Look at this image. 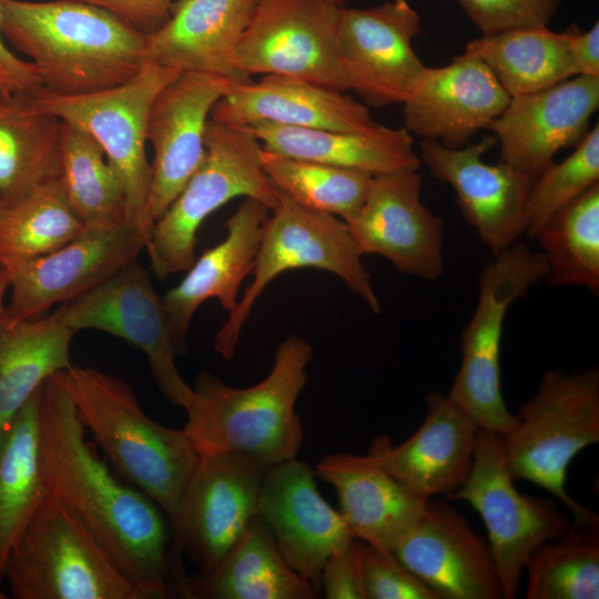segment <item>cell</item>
Here are the masks:
<instances>
[{
	"label": "cell",
	"mask_w": 599,
	"mask_h": 599,
	"mask_svg": "<svg viewBox=\"0 0 599 599\" xmlns=\"http://www.w3.org/2000/svg\"><path fill=\"white\" fill-rule=\"evenodd\" d=\"M312 355L305 338L287 336L276 349L268 375L246 388L200 372L183 427L197 454L238 453L265 468L296 457L303 429L295 405L306 385Z\"/></svg>",
	"instance_id": "3"
},
{
	"label": "cell",
	"mask_w": 599,
	"mask_h": 599,
	"mask_svg": "<svg viewBox=\"0 0 599 599\" xmlns=\"http://www.w3.org/2000/svg\"><path fill=\"white\" fill-rule=\"evenodd\" d=\"M64 372L41 387L40 461L49 494L80 517L143 599L184 598L170 518L87 440Z\"/></svg>",
	"instance_id": "1"
},
{
	"label": "cell",
	"mask_w": 599,
	"mask_h": 599,
	"mask_svg": "<svg viewBox=\"0 0 599 599\" xmlns=\"http://www.w3.org/2000/svg\"><path fill=\"white\" fill-rule=\"evenodd\" d=\"M227 79L181 72L154 99L146 138L154 155L148 199L139 221L146 237L165 213L206 153L205 132L215 103L225 93Z\"/></svg>",
	"instance_id": "15"
},
{
	"label": "cell",
	"mask_w": 599,
	"mask_h": 599,
	"mask_svg": "<svg viewBox=\"0 0 599 599\" xmlns=\"http://www.w3.org/2000/svg\"><path fill=\"white\" fill-rule=\"evenodd\" d=\"M271 211L263 226L252 281L214 339L215 351L226 361L234 357L244 324L263 291L290 270L327 271L339 277L373 313L382 311L363 255L345 221L305 209L278 190L277 203Z\"/></svg>",
	"instance_id": "7"
},
{
	"label": "cell",
	"mask_w": 599,
	"mask_h": 599,
	"mask_svg": "<svg viewBox=\"0 0 599 599\" xmlns=\"http://www.w3.org/2000/svg\"><path fill=\"white\" fill-rule=\"evenodd\" d=\"M337 4L342 6L343 7V2L344 0H334Z\"/></svg>",
	"instance_id": "49"
},
{
	"label": "cell",
	"mask_w": 599,
	"mask_h": 599,
	"mask_svg": "<svg viewBox=\"0 0 599 599\" xmlns=\"http://www.w3.org/2000/svg\"><path fill=\"white\" fill-rule=\"evenodd\" d=\"M316 475L334 487L351 535L386 551L409 534L428 500L410 494L368 455L329 454Z\"/></svg>",
	"instance_id": "27"
},
{
	"label": "cell",
	"mask_w": 599,
	"mask_h": 599,
	"mask_svg": "<svg viewBox=\"0 0 599 599\" xmlns=\"http://www.w3.org/2000/svg\"><path fill=\"white\" fill-rule=\"evenodd\" d=\"M542 252L516 242L493 256L481 270L475 311L460 335V366L448 396L480 428L500 436L517 424L500 385V347L506 315L511 304L547 277Z\"/></svg>",
	"instance_id": "9"
},
{
	"label": "cell",
	"mask_w": 599,
	"mask_h": 599,
	"mask_svg": "<svg viewBox=\"0 0 599 599\" xmlns=\"http://www.w3.org/2000/svg\"><path fill=\"white\" fill-rule=\"evenodd\" d=\"M420 16L407 0L341 8L339 35L348 89L367 106L403 102L425 69L413 48Z\"/></svg>",
	"instance_id": "18"
},
{
	"label": "cell",
	"mask_w": 599,
	"mask_h": 599,
	"mask_svg": "<svg viewBox=\"0 0 599 599\" xmlns=\"http://www.w3.org/2000/svg\"><path fill=\"white\" fill-rule=\"evenodd\" d=\"M61 177L40 185L0 216V267L11 270L64 246L84 232Z\"/></svg>",
	"instance_id": "35"
},
{
	"label": "cell",
	"mask_w": 599,
	"mask_h": 599,
	"mask_svg": "<svg viewBox=\"0 0 599 599\" xmlns=\"http://www.w3.org/2000/svg\"><path fill=\"white\" fill-rule=\"evenodd\" d=\"M261 165L270 182L295 203L346 223L357 216L373 180L366 172L290 158L263 148Z\"/></svg>",
	"instance_id": "39"
},
{
	"label": "cell",
	"mask_w": 599,
	"mask_h": 599,
	"mask_svg": "<svg viewBox=\"0 0 599 599\" xmlns=\"http://www.w3.org/2000/svg\"><path fill=\"white\" fill-rule=\"evenodd\" d=\"M102 8L123 19L143 34L162 26L174 0H79Z\"/></svg>",
	"instance_id": "44"
},
{
	"label": "cell",
	"mask_w": 599,
	"mask_h": 599,
	"mask_svg": "<svg viewBox=\"0 0 599 599\" xmlns=\"http://www.w3.org/2000/svg\"><path fill=\"white\" fill-rule=\"evenodd\" d=\"M3 579L16 599H143L80 517L50 494L10 549Z\"/></svg>",
	"instance_id": "6"
},
{
	"label": "cell",
	"mask_w": 599,
	"mask_h": 599,
	"mask_svg": "<svg viewBox=\"0 0 599 599\" xmlns=\"http://www.w3.org/2000/svg\"><path fill=\"white\" fill-rule=\"evenodd\" d=\"M3 98L2 93L0 92V100Z\"/></svg>",
	"instance_id": "51"
},
{
	"label": "cell",
	"mask_w": 599,
	"mask_h": 599,
	"mask_svg": "<svg viewBox=\"0 0 599 599\" xmlns=\"http://www.w3.org/2000/svg\"><path fill=\"white\" fill-rule=\"evenodd\" d=\"M361 570L365 599H437L393 551L364 542Z\"/></svg>",
	"instance_id": "41"
},
{
	"label": "cell",
	"mask_w": 599,
	"mask_h": 599,
	"mask_svg": "<svg viewBox=\"0 0 599 599\" xmlns=\"http://www.w3.org/2000/svg\"><path fill=\"white\" fill-rule=\"evenodd\" d=\"M317 591L284 559L257 515L211 571L186 575L187 599H314Z\"/></svg>",
	"instance_id": "30"
},
{
	"label": "cell",
	"mask_w": 599,
	"mask_h": 599,
	"mask_svg": "<svg viewBox=\"0 0 599 599\" xmlns=\"http://www.w3.org/2000/svg\"><path fill=\"white\" fill-rule=\"evenodd\" d=\"M509 101L488 67L463 52L449 64L425 67L402 102L404 128L422 140L461 148Z\"/></svg>",
	"instance_id": "23"
},
{
	"label": "cell",
	"mask_w": 599,
	"mask_h": 599,
	"mask_svg": "<svg viewBox=\"0 0 599 599\" xmlns=\"http://www.w3.org/2000/svg\"><path fill=\"white\" fill-rule=\"evenodd\" d=\"M210 120L236 126L258 122L332 131H364L377 123L368 106L346 92L280 74L257 82L226 80L225 93L213 106Z\"/></svg>",
	"instance_id": "26"
},
{
	"label": "cell",
	"mask_w": 599,
	"mask_h": 599,
	"mask_svg": "<svg viewBox=\"0 0 599 599\" xmlns=\"http://www.w3.org/2000/svg\"><path fill=\"white\" fill-rule=\"evenodd\" d=\"M565 31L576 75H599V22L586 31L576 24Z\"/></svg>",
	"instance_id": "46"
},
{
	"label": "cell",
	"mask_w": 599,
	"mask_h": 599,
	"mask_svg": "<svg viewBox=\"0 0 599 599\" xmlns=\"http://www.w3.org/2000/svg\"><path fill=\"white\" fill-rule=\"evenodd\" d=\"M10 287V272L7 268L0 267V314L4 309L3 298Z\"/></svg>",
	"instance_id": "47"
},
{
	"label": "cell",
	"mask_w": 599,
	"mask_h": 599,
	"mask_svg": "<svg viewBox=\"0 0 599 599\" xmlns=\"http://www.w3.org/2000/svg\"><path fill=\"white\" fill-rule=\"evenodd\" d=\"M514 481L501 436L479 428L468 478L446 499L465 500L480 515L504 599L518 596L520 573L530 552L570 526L557 500L522 495Z\"/></svg>",
	"instance_id": "11"
},
{
	"label": "cell",
	"mask_w": 599,
	"mask_h": 599,
	"mask_svg": "<svg viewBox=\"0 0 599 599\" xmlns=\"http://www.w3.org/2000/svg\"><path fill=\"white\" fill-rule=\"evenodd\" d=\"M420 427L394 446L389 437L377 436L367 453L410 494L445 500L460 489L474 459L477 422L449 396L432 392Z\"/></svg>",
	"instance_id": "24"
},
{
	"label": "cell",
	"mask_w": 599,
	"mask_h": 599,
	"mask_svg": "<svg viewBox=\"0 0 599 599\" xmlns=\"http://www.w3.org/2000/svg\"><path fill=\"white\" fill-rule=\"evenodd\" d=\"M0 11V92L3 97L19 93H37L44 88L41 74L31 61L13 54L1 38Z\"/></svg>",
	"instance_id": "45"
},
{
	"label": "cell",
	"mask_w": 599,
	"mask_h": 599,
	"mask_svg": "<svg viewBox=\"0 0 599 599\" xmlns=\"http://www.w3.org/2000/svg\"><path fill=\"white\" fill-rule=\"evenodd\" d=\"M266 470L238 453L200 455L171 520L180 552L197 572L213 570L258 515Z\"/></svg>",
	"instance_id": "14"
},
{
	"label": "cell",
	"mask_w": 599,
	"mask_h": 599,
	"mask_svg": "<svg viewBox=\"0 0 599 599\" xmlns=\"http://www.w3.org/2000/svg\"><path fill=\"white\" fill-rule=\"evenodd\" d=\"M341 8L334 0H260L237 47L240 70L250 78L280 74L348 91Z\"/></svg>",
	"instance_id": "12"
},
{
	"label": "cell",
	"mask_w": 599,
	"mask_h": 599,
	"mask_svg": "<svg viewBox=\"0 0 599 599\" xmlns=\"http://www.w3.org/2000/svg\"><path fill=\"white\" fill-rule=\"evenodd\" d=\"M575 146L569 156L552 162L534 180L526 204L529 236L557 211L599 183L598 122Z\"/></svg>",
	"instance_id": "40"
},
{
	"label": "cell",
	"mask_w": 599,
	"mask_h": 599,
	"mask_svg": "<svg viewBox=\"0 0 599 599\" xmlns=\"http://www.w3.org/2000/svg\"><path fill=\"white\" fill-rule=\"evenodd\" d=\"M516 416V426L501 436L512 478L554 495L569 509L573 522L599 521V515L573 499L565 486L572 458L599 443L598 368L546 372Z\"/></svg>",
	"instance_id": "5"
},
{
	"label": "cell",
	"mask_w": 599,
	"mask_h": 599,
	"mask_svg": "<svg viewBox=\"0 0 599 599\" xmlns=\"http://www.w3.org/2000/svg\"><path fill=\"white\" fill-rule=\"evenodd\" d=\"M63 121L34 93L0 100V204L9 207L62 175Z\"/></svg>",
	"instance_id": "31"
},
{
	"label": "cell",
	"mask_w": 599,
	"mask_h": 599,
	"mask_svg": "<svg viewBox=\"0 0 599 599\" xmlns=\"http://www.w3.org/2000/svg\"><path fill=\"white\" fill-rule=\"evenodd\" d=\"M0 599H7V596H6V593H4V592H2L1 590H0Z\"/></svg>",
	"instance_id": "48"
},
{
	"label": "cell",
	"mask_w": 599,
	"mask_h": 599,
	"mask_svg": "<svg viewBox=\"0 0 599 599\" xmlns=\"http://www.w3.org/2000/svg\"><path fill=\"white\" fill-rule=\"evenodd\" d=\"M464 53L478 58L510 98L530 94L576 77L566 31L521 27L470 40Z\"/></svg>",
	"instance_id": "33"
},
{
	"label": "cell",
	"mask_w": 599,
	"mask_h": 599,
	"mask_svg": "<svg viewBox=\"0 0 599 599\" xmlns=\"http://www.w3.org/2000/svg\"><path fill=\"white\" fill-rule=\"evenodd\" d=\"M363 544L353 537L326 559L321 589L327 599H365L361 570Z\"/></svg>",
	"instance_id": "43"
},
{
	"label": "cell",
	"mask_w": 599,
	"mask_h": 599,
	"mask_svg": "<svg viewBox=\"0 0 599 599\" xmlns=\"http://www.w3.org/2000/svg\"><path fill=\"white\" fill-rule=\"evenodd\" d=\"M532 237L542 248L550 286L599 294V183L551 215Z\"/></svg>",
	"instance_id": "36"
},
{
	"label": "cell",
	"mask_w": 599,
	"mask_h": 599,
	"mask_svg": "<svg viewBox=\"0 0 599 599\" xmlns=\"http://www.w3.org/2000/svg\"><path fill=\"white\" fill-rule=\"evenodd\" d=\"M258 516L286 562L318 592L326 559L353 536L339 511L319 494L305 461L294 457L267 468Z\"/></svg>",
	"instance_id": "21"
},
{
	"label": "cell",
	"mask_w": 599,
	"mask_h": 599,
	"mask_svg": "<svg viewBox=\"0 0 599 599\" xmlns=\"http://www.w3.org/2000/svg\"><path fill=\"white\" fill-rule=\"evenodd\" d=\"M598 108L599 75H576L510 98L488 126L500 146L499 162L534 181L561 149L581 140Z\"/></svg>",
	"instance_id": "20"
},
{
	"label": "cell",
	"mask_w": 599,
	"mask_h": 599,
	"mask_svg": "<svg viewBox=\"0 0 599 599\" xmlns=\"http://www.w3.org/2000/svg\"><path fill=\"white\" fill-rule=\"evenodd\" d=\"M456 1L481 35L521 27L548 26L562 3V0Z\"/></svg>",
	"instance_id": "42"
},
{
	"label": "cell",
	"mask_w": 599,
	"mask_h": 599,
	"mask_svg": "<svg viewBox=\"0 0 599 599\" xmlns=\"http://www.w3.org/2000/svg\"><path fill=\"white\" fill-rule=\"evenodd\" d=\"M270 209L245 197L226 220V236L193 262L181 282L164 296L163 303L183 354L191 321L199 307L215 298L232 312L238 302L243 281L251 275Z\"/></svg>",
	"instance_id": "28"
},
{
	"label": "cell",
	"mask_w": 599,
	"mask_h": 599,
	"mask_svg": "<svg viewBox=\"0 0 599 599\" xmlns=\"http://www.w3.org/2000/svg\"><path fill=\"white\" fill-rule=\"evenodd\" d=\"M75 331L53 312L47 317L13 321L0 314V441L17 414L52 375L72 364Z\"/></svg>",
	"instance_id": "32"
},
{
	"label": "cell",
	"mask_w": 599,
	"mask_h": 599,
	"mask_svg": "<svg viewBox=\"0 0 599 599\" xmlns=\"http://www.w3.org/2000/svg\"><path fill=\"white\" fill-rule=\"evenodd\" d=\"M61 149V180L84 227L108 230L128 223L121 181L95 139L63 122Z\"/></svg>",
	"instance_id": "37"
},
{
	"label": "cell",
	"mask_w": 599,
	"mask_h": 599,
	"mask_svg": "<svg viewBox=\"0 0 599 599\" xmlns=\"http://www.w3.org/2000/svg\"><path fill=\"white\" fill-rule=\"evenodd\" d=\"M3 210H4L3 206L0 204V216H1L2 213H3Z\"/></svg>",
	"instance_id": "50"
},
{
	"label": "cell",
	"mask_w": 599,
	"mask_h": 599,
	"mask_svg": "<svg viewBox=\"0 0 599 599\" xmlns=\"http://www.w3.org/2000/svg\"><path fill=\"white\" fill-rule=\"evenodd\" d=\"M54 313L75 332L102 331L139 348L162 395L175 406H190L193 388L176 367L181 352L163 298L138 260Z\"/></svg>",
	"instance_id": "13"
},
{
	"label": "cell",
	"mask_w": 599,
	"mask_h": 599,
	"mask_svg": "<svg viewBox=\"0 0 599 599\" xmlns=\"http://www.w3.org/2000/svg\"><path fill=\"white\" fill-rule=\"evenodd\" d=\"M179 70L145 61L126 82L105 90L59 95L42 89L37 102L63 122L89 133L102 148L121 181L126 221L139 227L151 182L145 145L151 105Z\"/></svg>",
	"instance_id": "10"
},
{
	"label": "cell",
	"mask_w": 599,
	"mask_h": 599,
	"mask_svg": "<svg viewBox=\"0 0 599 599\" xmlns=\"http://www.w3.org/2000/svg\"><path fill=\"white\" fill-rule=\"evenodd\" d=\"M260 0H174L165 22L144 34V60L180 72L250 82L236 61Z\"/></svg>",
	"instance_id": "25"
},
{
	"label": "cell",
	"mask_w": 599,
	"mask_h": 599,
	"mask_svg": "<svg viewBox=\"0 0 599 599\" xmlns=\"http://www.w3.org/2000/svg\"><path fill=\"white\" fill-rule=\"evenodd\" d=\"M1 31L31 59L44 90L88 94L133 78L144 34L115 14L79 0H0Z\"/></svg>",
	"instance_id": "2"
},
{
	"label": "cell",
	"mask_w": 599,
	"mask_h": 599,
	"mask_svg": "<svg viewBox=\"0 0 599 599\" xmlns=\"http://www.w3.org/2000/svg\"><path fill=\"white\" fill-rule=\"evenodd\" d=\"M264 150L290 158L366 172L373 176L416 171L422 162L405 128L376 124L364 131H332L258 122L246 126Z\"/></svg>",
	"instance_id": "29"
},
{
	"label": "cell",
	"mask_w": 599,
	"mask_h": 599,
	"mask_svg": "<svg viewBox=\"0 0 599 599\" xmlns=\"http://www.w3.org/2000/svg\"><path fill=\"white\" fill-rule=\"evenodd\" d=\"M41 387L0 441V582L10 549L49 495L40 461Z\"/></svg>",
	"instance_id": "34"
},
{
	"label": "cell",
	"mask_w": 599,
	"mask_h": 599,
	"mask_svg": "<svg viewBox=\"0 0 599 599\" xmlns=\"http://www.w3.org/2000/svg\"><path fill=\"white\" fill-rule=\"evenodd\" d=\"M64 376L83 427L116 474L153 499L171 521L200 458L184 429L150 418L120 377L79 365Z\"/></svg>",
	"instance_id": "4"
},
{
	"label": "cell",
	"mask_w": 599,
	"mask_h": 599,
	"mask_svg": "<svg viewBox=\"0 0 599 599\" xmlns=\"http://www.w3.org/2000/svg\"><path fill=\"white\" fill-rule=\"evenodd\" d=\"M145 245L144 234L130 223L85 229L57 251L8 270L11 297L4 312L13 321H23L70 302L136 261Z\"/></svg>",
	"instance_id": "19"
},
{
	"label": "cell",
	"mask_w": 599,
	"mask_h": 599,
	"mask_svg": "<svg viewBox=\"0 0 599 599\" xmlns=\"http://www.w3.org/2000/svg\"><path fill=\"white\" fill-rule=\"evenodd\" d=\"M423 176H373L357 216L347 223L362 255H379L398 272L435 282L444 273L445 223L422 201Z\"/></svg>",
	"instance_id": "16"
},
{
	"label": "cell",
	"mask_w": 599,
	"mask_h": 599,
	"mask_svg": "<svg viewBox=\"0 0 599 599\" xmlns=\"http://www.w3.org/2000/svg\"><path fill=\"white\" fill-rule=\"evenodd\" d=\"M393 552L437 599L502 598L488 542L441 501L427 500L418 521Z\"/></svg>",
	"instance_id": "22"
},
{
	"label": "cell",
	"mask_w": 599,
	"mask_h": 599,
	"mask_svg": "<svg viewBox=\"0 0 599 599\" xmlns=\"http://www.w3.org/2000/svg\"><path fill=\"white\" fill-rule=\"evenodd\" d=\"M495 143V138L456 149L436 140L419 143L420 162L454 189L460 212L493 256L527 232L526 204L534 182L504 162L486 163L483 155Z\"/></svg>",
	"instance_id": "17"
},
{
	"label": "cell",
	"mask_w": 599,
	"mask_h": 599,
	"mask_svg": "<svg viewBox=\"0 0 599 599\" xmlns=\"http://www.w3.org/2000/svg\"><path fill=\"white\" fill-rule=\"evenodd\" d=\"M205 149L199 169L151 229L145 248L159 278L190 268L199 229L231 200L255 199L270 211L277 203V190L261 165L262 144L246 126L209 120Z\"/></svg>",
	"instance_id": "8"
},
{
	"label": "cell",
	"mask_w": 599,
	"mask_h": 599,
	"mask_svg": "<svg viewBox=\"0 0 599 599\" xmlns=\"http://www.w3.org/2000/svg\"><path fill=\"white\" fill-rule=\"evenodd\" d=\"M526 599L599 598V521L570 524L528 556Z\"/></svg>",
	"instance_id": "38"
}]
</instances>
